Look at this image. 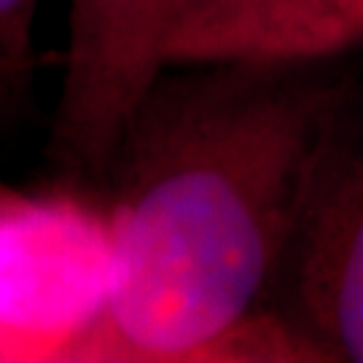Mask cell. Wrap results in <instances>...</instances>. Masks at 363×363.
<instances>
[{
  "label": "cell",
  "mask_w": 363,
  "mask_h": 363,
  "mask_svg": "<svg viewBox=\"0 0 363 363\" xmlns=\"http://www.w3.org/2000/svg\"><path fill=\"white\" fill-rule=\"evenodd\" d=\"M323 60L169 70L108 169L111 283L70 361H325L267 298L358 94Z\"/></svg>",
  "instance_id": "obj_1"
},
{
  "label": "cell",
  "mask_w": 363,
  "mask_h": 363,
  "mask_svg": "<svg viewBox=\"0 0 363 363\" xmlns=\"http://www.w3.org/2000/svg\"><path fill=\"white\" fill-rule=\"evenodd\" d=\"M269 0H70L52 159L103 181L148 94L172 67L253 62Z\"/></svg>",
  "instance_id": "obj_2"
},
{
  "label": "cell",
  "mask_w": 363,
  "mask_h": 363,
  "mask_svg": "<svg viewBox=\"0 0 363 363\" xmlns=\"http://www.w3.org/2000/svg\"><path fill=\"white\" fill-rule=\"evenodd\" d=\"M108 283L103 213L38 196L0 210V361H70Z\"/></svg>",
  "instance_id": "obj_3"
},
{
  "label": "cell",
  "mask_w": 363,
  "mask_h": 363,
  "mask_svg": "<svg viewBox=\"0 0 363 363\" xmlns=\"http://www.w3.org/2000/svg\"><path fill=\"white\" fill-rule=\"evenodd\" d=\"M283 280L286 320L325 361L363 363V97L342 111L312 175Z\"/></svg>",
  "instance_id": "obj_4"
},
{
  "label": "cell",
  "mask_w": 363,
  "mask_h": 363,
  "mask_svg": "<svg viewBox=\"0 0 363 363\" xmlns=\"http://www.w3.org/2000/svg\"><path fill=\"white\" fill-rule=\"evenodd\" d=\"M363 43V0H274L272 60H325Z\"/></svg>",
  "instance_id": "obj_5"
},
{
  "label": "cell",
  "mask_w": 363,
  "mask_h": 363,
  "mask_svg": "<svg viewBox=\"0 0 363 363\" xmlns=\"http://www.w3.org/2000/svg\"><path fill=\"white\" fill-rule=\"evenodd\" d=\"M38 0H0V124L19 113L35 73Z\"/></svg>",
  "instance_id": "obj_6"
},
{
  "label": "cell",
  "mask_w": 363,
  "mask_h": 363,
  "mask_svg": "<svg viewBox=\"0 0 363 363\" xmlns=\"http://www.w3.org/2000/svg\"><path fill=\"white\" fill-rule=\"evenodd\" d=\"M30 196L22 194V191H16L11 186H6V183H0V210H11V208H19V205H25Z\"/></svg>",
  "instance_id": "obj_7"
}]
</instances>
